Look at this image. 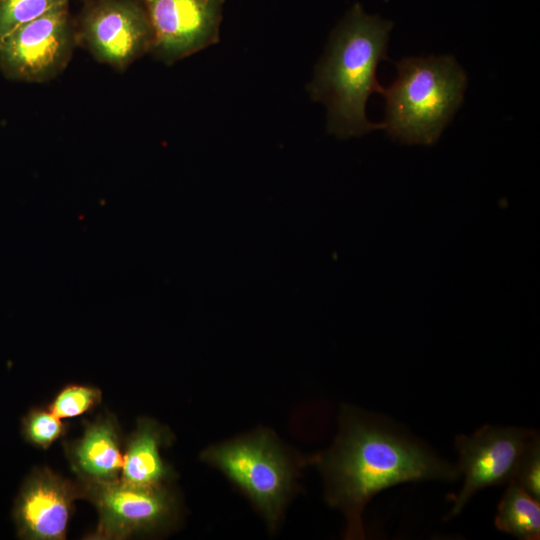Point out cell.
<instances>
[{"instance_id":"cell-1","label":"cell","mask_w":540,"mask_h":540,"mask_svg":"<svg viewBox=\"0 0 540 540\" xmlns=\"http://www.w3.org/2000/svg\"><path fill=\"white\" fill-rule=\"evenodd\" d=\"M321 468L327 499L346 515L350 539L364 538L363 509L380 491L404 482L454 481L461 475L457 466L397 426L352 410L342 414L339 436Z\"/></svg>"},{"instance_id":"cell-2","label":"cell","mask_w":540,"mask_h":540,"mask_svg":"<svg viewBox=\"0 0 540 540\" xmlns=\"http://www.w3.org/2000/svg\"><path fill=\"white\" fill-rule=\"evenodd\" d=\"M393 23L368 15L355 4L334 29L327 51L308 86L310 96L327 107V128L337 137L379 129L365 113L370 94L381 92L378 63L386 58Z\"/></svg>"},{"instance_id":"cell-3","label":"cell","mask_w":540,"mask_h":540,"mask_svg":"<svg viewBox=\"0 0 540 540\" xmlns=\"http://www.w3.org/2000/svg\"><path fill=\"white\" fill-rule=\"evenodd\" d=\"M395 65V80L380 92L386 107L380 128L401 142L431 145L463 101L466 73L451 55L407 57Z\"/></svg>"},{"instance_id":"cell-4","label":"cell","mask_w":540,"mask_h":540,"mask_svg":"<svg viewBox=\"0 0 540 540\" xmlns=\"http://www.w3.org/2000/svg\"><path fill=\"white\" fill-rule=\"evenodd\" d=\"M201 458L220 469L274 524L292 486L291 465L268 433H258L206 449Z\"/></svg>"},{"instance_id":"cell-5","label":"cell","mask_w":540,"mask_h":540,"mask_svg":"<svg viewBox=\"0 0 540 540\" xmlns=\"http://www.w3.org/2000/svg\"><path fill=\"white\" fill-rule=\"evenodd\" d=\"M80 498L91 502L98 512L89 540H124L151 534L169 525L176 512L173 494L165 485H139L122 479L78 481Z\"/></svg>"},{"instance_id":"cell-6","label":"cell","mask_w":540,"mask_h":540,"mask_svg":"<svg viewBox=\"0 0 540 540\" xmlns=\"http://www.w3.org/2000/svg\"><path fill=\"white\" fill-rule=\"evenodd\" d=\"M76 27L69 5L28 22L0 41V72L13 81L45 83L68 66Z\"/></svg>"},{"instance_id":"cell-7","label":"cell","mask_w":540,"mask_h":540,"mask_svg":"<svg viewBox=\"0 0 540 540\" xmlns=\"http://www.w3.org/2000/svg\"><path fill=\"white\" fill-rule=\"evenodd\" d=\"M75 22L77 44L99 63L123 71L150 52L153 33L140 0H88Z\"/></svg>"},{"instance_id":"cell-8","label":"cell","mask_w":540,"mask_h":540,"mask_svg":"<svg viewBox=\"0 0 540 540\" xmlns=\"http://www.w3.org/2000/svg\"><path fill=\"white\" fill-rule=\"evenodd\" d=\"M535 430L485 425L472 435H457V468L464 475L458 494L450 495L453 507L448 518L458 515L469 499L483 488L513 479L519 459Z\"/></svg>"},{"instance_id":"cell-9","label":"cell","mask_w":540,"mask_h":540,"mask_svg":"<svg viewBox=\"0 0 540 540\" xmlns=\"http://www.w3.org/2000/svg\"><path fill=\"white\" fill-rule=\"evenodd\" d=\"M149 18L150 53L166 64L190 56L219 39L224 0H140Z\"/></svg>"},{"instance_id":"cell-10","label":"cell","mask_w":540,"mask_h":540,"mask_svg":"<svg viewBox=\"0 0 540 540\" xmlns=\"http://www.w3.org/2000/svg\"><path fill=\"white\" fill-rule=\"evenodd\" d=\"M80 498L78 482L47 467L37 468L24 480L13 507L17 537L25 540H64Z\"/></svg>"},{"instance_id":"cell-11","label":"cell","mask_w":540,"mask_h":540,"mask_svg":"<svg viewBox=\"0 0 540 540\" xmlns=\"http://www.w3.org/2000/svg\"><path fill=\"white\" fill-rule=\"evenodd\" d=\"M67 459L79 480L114 481L123 468L120 429L116 418L99 415L86 422L83 435L65 444Z\"/></svg>"},{"instance_id":"cell-12","label":"cell","mask_w":540,"mask_h":540,"mask_svg":"<svg viewBox=\"0 0 540 540\" xmlns=\"http://www.w3.org/2000/svg\"><path fill=\"white\" fill-rule=\"evenodd\" d=\"M169 434L156 421L139 419L126 440L120 479L139 485H165L173 472L163 461L160 448L170 441Z\"/></svg>"},{"instance_id":"cell-13","label":"cell","mask_w":540,"mask_h":540,"mask_svg":"<svg viewBox=\"0 0 540 540\" xmlns=\"http://www.w3.org/2000/svg\"><path fill=\"white\" fill-rule=\"evenodd\" d=\"M497 508L498 530L523 540L540 538V501L510 480Z\"/></svg>"},{"instance_id":"cell-14","label":"cell","mask_w":540,"mask_h":540,"mask_svg":"<svg viewBox=\"0 0 540 540\" xmlns=\"http://www.w3.org/2000/svg\"><path fill=\"white\" fill-rule=\"evenodd\" d=\"M68 426L48 408L34 407L21 420V434L34 447L48 449L62 438Z\"/></svg>"},{"instance_id":"cell-15","label":"cell","mask_w":540,"mask_h":540,"mask_svg":"<svg viewBox=\"0 0 540 540\" xmlns=\"http://www.w3.org/2000/svg\"><path fill=\"white\" fill-rule=\"evenodd\" d=\"M69 1L0 0V41L20 26L69 5Z\"/></svg>"},{"instance_id":"cell-16","label":"cell","mask_w":540,"mask_h":540,"mask_svg":"<svg viewBox=\"0 0 540 540\" xmlns=\"http://www.w3.org/2000/svg\"><path fill=\"white\" fill-rule=\"evenodd\" d=\"M102 392L91 385L69 384L47 407L59 418H72L91 411L101 403Z\"/></svg>"},{"instance_id":"cell-17","label":"cell","mask_w":540,"mask_h":540,"mask_svg":"<svg viewBox=\"0 0 540 540\" xmlns=\"http://www.w3.org/2000/svg\"><path fill=\"white\" fill-rule=\"evenodd\" d=\"M511 480L540 501V438L537 431L529 438Z\"/></svg>"}]
</instances>
